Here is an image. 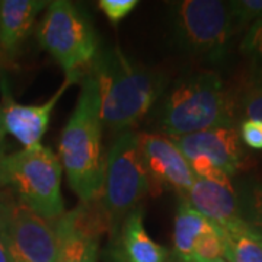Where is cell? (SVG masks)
<instances>
[{"instance_id":"484cf974","label":"cell","mask_w":262,"mask_h":262,"mask_svg":"<svg viewBox=\"0 0 262 262\" xmlns=\"http://www.w3.org/2000/svg\"><path fill=\"white\" fill-rule=\"evenodd\" d=\"M103 259H105V262H130L125 258V255L122 253L121 249L118 248V245L113 241L103 251Z\"/></svg>"},{"instance_id":"9c48e42d","label":"cell","mask_w":262,"mask_h":262,"mask_svg":"<svg viewBox=\"0 0 262 262\" xmlns=\"http://www.w3.org/2000/svg\"><path fill=\"white\" fill-rule=\"evenodd\" d=\"M139 144L153 194L172 189L181 198L187 195L195 182V175L175 143L163 134L139 133Z\"/></svg>"},{"instance_id":"52a82bcc","label":"cell","mask_w":262,"mask_h":262,"mask_svg":"<svg viewBox=\"0 0 262 262\" xmlns=\"http://www.w3.org/2000/svg\"><path fill=\"white\" fill-rule=\"evenodd\" d=\"M173 35L182 53L217 61L227 53L234 37L230 2L182 0L172 15Z\"/></svg>"},{"instance_id":"6da1fadb","label":"cell","mask_w":262,"mask_h":262,"mask_svg":"<svg viewBox=\"0 0 262 262\" xmlns=\"http://www.w3.org/2000/svg\"><path fill=\"white\" fill-rule=\"evenodd\" d=\"M101 101V121L115 134L133 130L166 92L168 76L131 61L118 47L99 51L91 67Z\"/></svg>"},{"instance_id":"cb8c5ba5","label":"cell","mask_w":262,"mask_h":262,"mask_svg":"<svg viewBox=\"0 0 262 262\" xmlns=\"http://www.w3.org/2000/svg\"><path fill=\"white\" fill-rule=\"evenodd\" d=\"M237 133H239L242 144H245L246 147L262 150V121L245 118L244 121L241 122Z\"/></svg>"},{"instance_id":"83f0119b","label":"cell","mask_w":262,"mask_h":262,"mask_svg":"<svg viewBox=\"0 0 262 262\" xmlns=\"http://www.w3.org/2000/svg\"><path fill=\"white\" fill-rule=\"evenodd\" d=\"M5 137H6V131H5V125H3L2 105H0V159L6 155V153H5Z\"/></svg>"},{"instance_id":"5b68a950","label":"cell","mask_w":262,"mask_h":262,"mask_svg":"<svg viewBox=\"0 0 262 262\" xmlns=\"http://www.w3.org/2000/svg\"><path fill=\"white\" fill-rule=\"evenodd\" d=\"M153 194L151 182L141 159L139 133L121 131L115 136L105 158V179L96 200L114 237L124 219L143 198Z\"/></svg>"},{"instance_id":"3957f363","label":"cell","mask_w":262,"mask_h":262,"mask_svg":"<svg viewBox=\"0 0 262 262\" xmlns=\"http://www.w3.org/2000/svg\"><path fill=\"white\" fill-rule=\"evenodd\" d=\"M158 125L169 139L215 127H233L236 99L213 70L194 72L166 89L158 110Z\"/></svg>"},{"instance_id":"7c38bea8","label":"cell","mask_w":262,"mask_h":262,"mask_svg":"<svg viewBox=\"0 0 262 262\" xmlns=\"http://www.w3.org/2000/svg\"><path fill=\"white\" fill-rule=\"evenodd\" d=\"M170 140L182 151L187 160L206 158L229 177L237 173L244 166L245 150L234 125L215 127Z\"/></svg>"},{"instance_id":"7402d4cb","label":"cell","mask_w":262,"mask_h":262,"mask_svg":"<svg viewBox=\"0 0 262 262\" xmlns=\"http://www.w3.org/2000/svg\"><path fill=\"white\" fill-rule=\"evenodd\" d=\"M241 208L245 220L262 234V182H252L246 188Z\"/></svg>"},{"instance_id":"d6986e66","label":"cell","mask_w":262,"mask_h":262,"mask_svg":"<svg viewBox=\"0 0 262 262\" xmlns=\"http://www.w3.org/2000/svg\"><path fill=\"white\" fill-rule=\"evenodd\" d=\"M225 258V236L222 229L213 225L194 244L191 262H213Z\"/></svg>"},{"instance_id":"7a4b0ae2","label":"cell","mask_w":262,"mask_h":262,"mask_svg":"<svg viewBox=\"0 0 262 262\" xmlns=\"http://www.w3.org/2000/svg\"><path fill=\"white\" fill-rule=\"evenodd\" d=\"M102 128L98 84L94 76L88 73L82 79L77 103L58 141V159L67 182L82 203L98 200L102 191Z\"/></svg>"},{"instance_id":"4316f807","label":"cell","mask_w":262,"mask_h":262,"mask_svg":"<svg viewBox=\"0 0 262 262\" xmlns=\"http://www.w3.org/2000/svg\"><path fill=\"white\" fill-rule=\"evenodd\" d=\"M0 262H13V258L10 255L6 239H5V233L0 234Z\"/></svg>"},{"instance_id":"603a6c76","label":"cell","mask_w":262,"mask_h":262,"mask_svg":"<svg viewBox=\"0 0 262 262\" xmlns=\"http://www.w3.org/2000/svg\"><path fill=\"white\" fill-rule=\"evenodd\" d=\"M137 0H99L98 8L113 25H118L122 19L127 18L137 8Z\"/></svg>"},{"instance_id":"44dd1931","label":"cell","mask_w":262,"mask_h":262,"mask_svg":"<svg viewBox=\"0 0 262 262\" xmlns=\"http://www.w3.org/2000/svg\"><path fill=\"white\" fill-rule=\"evenodd\" d=\"M237 108L244 120L262 121V84L248 80L239 94V99H236V110Z\"/></svg>"},{"instance_id":"ba28073f","label":"cell","mask_w":262,"mask_h":262,"mask_svg":"<svg viewBox=\"0 0 262 262\" xmlns=\"http://www.w3.org/2000/svg\"><path fill=\"white\" fill-rule=\"evenodd\" d=\"M54 229L58 241L56 262H98L99 237L108 232V223L96 200L64 213L54 222Z\"/></svg>"},{"instance_id":"5bb4252c","label":"cell","mask_w":262,"mask_h":262,"mask_svg":"<svg viewBox=\"0 0 262 262\" xmlns=\"http://www.w3.org/2000/svg\"><path fill=\"white\" fill-rule=\"evenodd\" d=\"M47 6L42 0H0V63L16 58L38 13Z\"/></svg>"},{"instance_id":"f1b7e54d","label":"cell","mask_w":262,"mask_h":262,"mask_svg":"<svg viewBox=\"0 0 262 262\" xmlns=\"http://www.w3.org/2000/svg\"><path fill=\"white\" fill-rule=\"evenodd\" d=\"M213 262H227L225 259V258H220V259H215V261H213Z\"/></svg>"},{"instance_id":"ffe728a7","label":"cell","mask_w":262,"mask_h":262,"mask_svg":"<svg viewBox=\"0 0 262 262\" xmlns=\"http://www.w3.org/2000/svg\"><path fill=\"white\" fill-rule=\"evenodd\" d=\"M230 9L234 35L248 31L262 19V0H233L230 2Z\"/></svg>"},{"instance_id":"8fae6325","label":"cell","mask_w":262,"mask_h":262,"mask_svg":"<svg viewBox=\"0 0 262 262\" xmlns=\"http://www.w3.org/2000/svg\"><path fill=\"white\" fill-rule=\"evenodd\" d=\"M13 262H56L58 241L54 223L16 204L5 233Z\"/></svg>"},{"instance_id":"d4e9b609","label":"cell","mask_w":262,"mask_h":262,"mask_svg":"<svg viewBox=\"0 0 262 262\" xmlns=\"http://www.w3.org/2000/svg\"><path fill=\"white\" fill-rule=\"evenodd\" d=\"M15 207H16L15 203L0 196V234L6 233L10 220H12V214H13Z\"/></svg>"},{"instance_id":"e0dca14e","label":"cell","mask_w":262,"mask_h":262,"mask_svg":"<svg viewBox=\"0 0 262 262\" xmlns=\"http://www.w3.org/2000/svg\"><path fill=\"white\" fill-rule=\"evenodd\" d=\"M223 232V230H222ZM225 259L227 262H262V234L245 222L223 232Z\"/></svg>"},{"instance_id":"277c9868","label":"cell","mask_w":262,"mask_h":262,"mask_svg":"<svg viewBox=\"0 0 262 262\" xmlns=\"http://www.w3.org/2000/svg\"><path fill=\"white\" fill-rule=\"evenodd\" d=\"M63 166L56 153L39 144L0 159V187H10L22 206L54 223L64 214Z\"/></svg>"},{"instance_id":"9a60e30c","label":"cell","mask_w":262,"mask_h":262,"mask_svg":"<svg viewBox=\"0 0 262 262\" xmlns=\"http://www.w3.org/2000/svg\"><path fill=\"white\" fill-rule=\"evenodd\" d=\"M111 241L118 245L130 262H168L169 251L156 244L143 223V208L137 207L124 219Z\"/></svg>"},{"instance_id":"4fadbf2b","label":"cell","mask_w":262,"mask_h":262,"mask_svg":"<svg viewBox=\"0 0 262 262\" xmlns=\"http://www.w3.org/2000/svg\"><path fill=\"white\" fill-rule=\"evenodd\" d=\"M182 198L223 232L232 230L246 222L233 187H223L195 178L194 185Z\"/></svg>"},{"instance_id":"8992f818","label":"cell","mask_w":262,"mask_h":262,"mask_svg":"<svg viewBox=\"0 0 262 262\" xmlns=\"http://www.w3.org/2000/svg\"><path fill=\"white\" fill-rule=\"evenodd\" d=\"M38 42L66 76L83 77L99 54V39L91 18L69 0L50 2L37 29Z\"/></svg>"},{"instance_id":"2e32d148","label":"cell","mask_w":262,"mask_h":262,"mask_svg":"<svg viewBox=\"0 0 262 262\" xmlns=\"http://www.w3.org/2000/svg\"><path fill=\"white\" fill-rule=\"evenodd\" d=\"M213 226L204 215H201L195 208L189 206L185 198H181L175 222H173V255L178 262H191L192 248L195 241Z\"/></svg>"},{"instance_id":"ac0fdd59","label":"cell","mask_w":262,"mask_h":262,"mask_svg":"<svg viewBox=\"0 0 262 262\" xmlns=\"http://www.w3.org/2000/svg\"><path fill=\"white\" fill-rule=\"evenodd\" d=\"M239 48L251 66L249 80L262 84V19L246 31Z\"/></svg>"},{"instance_id":"30bf717a","label":"cell","mask_w":262,"mask_h":262,"mask_svg":"<svg viewBox=\"0 0 262 262\" xmlns=\"http://www.w3.org/2000/svg\"><path fill=\"white\" fill-rule=\"evenodd\" d=\"M84 77V76H83ZM83 77L69 75L64 77V82L57 89V92L46 102L38 105H24L16 102L10 94L9 83L6 79H2V117L5 131L15 137L24 146V149H32L41 144V140L46 134L50 124L51 114L61 96L67 92L70 86L80 82Z\"/></svg>"}]
</instances>
